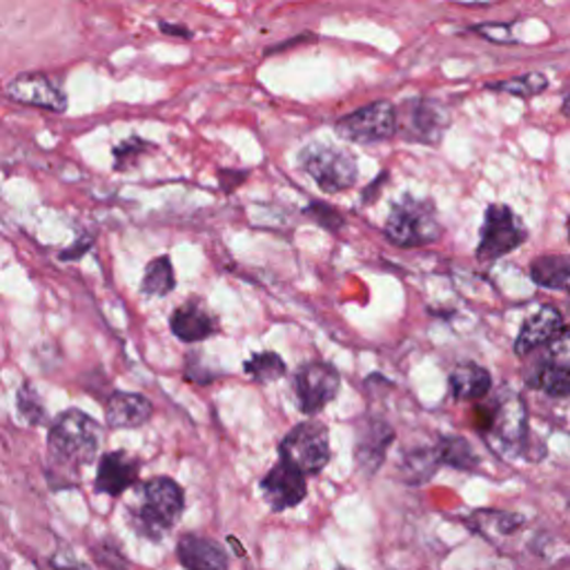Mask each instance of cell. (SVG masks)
Returning <instances> with one entry per match:
<instances>
[{
	"label": "cell",
	"instance_id": "6da1fadb",
	"mask_svg": "<svg viewBox=\"0 0 570 570\" xmlns=\"http://www.w3.org/2000/svg\"><path fill=\"white\" fill-rule=\"evenodd\" d=\"M103 442L101 425L83 410L60 412L47 435L49 459L62 468H83L94 461Z\"/></svg>",
	"mask_w": 570,
	"mask_h": 570
},
{
	"label": "cell",
	"instance_id": "7a4b0ae2",
	"mask_svg": "<svg viewBox=\"0 0 570 570\" xmlns=\"http://www.w3.org/2000/svg\"><path fill=\"white\" fill-rule=\"evenodd\" d=\"M477 431L494 444L497 451L515 453L528 435V410L515 390H502L490 403H481L472 412Z\"/></svg>",
	"mask_w": 570,
	"mask_h": 570
},
{
	"label": "cell",
	"instance_id": "3957f363",
	"mask_svg": "<svg viewBox=\"0 0 570 570\" xmlns=\"http://www.w3.org/2000/svg\"><path fill=\"white\" fill-rule=\"evenodd\" d=\"M183 488L170 477H152L136 490V502L129 511L140 535L150 539L163 537L183 513Z\"/></svg>",
	"mask_w": 570,
	"mask_h": 570
},
{
	"label": "cell",
	"instance_id": "277c9868",
	"mask_svg": "<svg viewBox=\"0 0 570 570\" xmlns=\"http://www.w3.org/2000/svg\"><path fill=\"white\" fill-rule=\"evenodd\" d=\"M384 232L386 239L399 248H423L437 243L444 228L431 198L403 194L392 203Z\"/></svg>",
	"mask_w": 570,
	"mask_h": 570
},
{
	"label": "cell",
	"instance_id": "5b68a950",
	"mask_svg": "<svg viewBox=\"0 0 570 570\" xmlns=\"http://www.w3.org/2000/svg\"><path fill=\"white\" fill-rule=\"evenodd\" d=\"M299 166L326 194L345 192L356 183V179H360L356 159L347 150L337 146L312 142V146L301 150Z\"/></svg>",
	"mask_w": 570,
	"mask_h": 570
},
{
	"label": "cell",
	"instance_id": "8992f818",
	"mask_svg": "<svg viewBox=\"0 0 570 570\" xmlns=\"http://www.w3.org/2000/svg\"><path fill=\"white\" fill-rule=\"evenodd\" d=\"M397 134L406 140L419 142V146H440L451 127V112L437 99L414 96L397 107Z\"/></svg>",
	"mask_w": 570,
	"mask_h": 570
},
{
	"label": "cell",
	"instance_id": "52a82bcc",
	"mask_svg": "<svg viewBox=\"0 0 570 570\" xmlns=\"http://www.w3.org/2000/svg\"><path fill=\"white\" fill-rule=\"evenodd\" d=\"M281 461H288L304 475L321 472L330 461V433L321 421H304L283 437Z\"/></svg>",
	"mask_w": 570,
	"mask_h": 570
},
{
	"label": "cell",
	"instance_id": "ba28073f",
	"mask_svg": "<svg viewBox=\"0 0 570 570\" xmlns=\"http://www.w3.org/2000/svg\"><path fill=\"white\" fill-rule=\"evenodd\" d=\"M528 232L522 226V221L515 217V212L504 205L494 203L488 205L483 226H481V239L477 246V259L479 261H497L511 252H515L524 241Z\"/></svg>",
	"mask_w": 570,
	"mask_h": 570
},
{
	"label": "cell",
	"instance_id": "9c48e42d",
	"mask_svg": "<svg viewBox=\"0 0 570 570\" xmlns=\"http://www.w3.org/2000/svg\"><path fill=\"white\" fill-rule=\"evenodd\" d=\"M334 129L343 140L362 142V146L388 140L399 132L397 107L390 101H375L347 116H341L334 123Z\"/></svg>",
	"mask_w": 570,
	"mask_h": 570
},
{
	"label": "cell",
	"instance_id": "30bf717a",
	"mask_svg": "<svg viewBox=\"0 0 570 570\" xmlns=\"http://www.w3.org/2000/svg\"><path fill=\"white\" fill-rule=\"evenodd\" d=\"M341 388V375L326 362H310L295 375V397L304 414L321 412Z\"/></svg>",
	"mask_w": 570,
	"mask_h": 570
},
{
	"label": "cell",
	"instance_id": "8fae6325",
	"mask_svg": "<svg viewBox=\"0 0 570 570\" xmlns=\"http://www.w3.org/2000/svg\"><path fill=\"white\" fill-rule=\"evenodd\" d=\"M8 96L21 105H32L49 112H65L67 96L60 86L43 71H25L8 83Z\"/></svg>",
	"mask_w": 570,
	"mask_h": 570
},
{
	"label": "cell",
	"instance_id": "7c38bea8",
	"mask_svg": "<svg viewBox=\"0 0 570 570\" xmlns=\"http://www.w3.org/2000/svg\"><path fill=\"white\" fill-rule=\"evenodd\" d=\"M261 490L265 502L272 511H288L299 506L306 494V475L290 466L288 461H278L261 481Z\"/></svg>",
	"mask_w": 570,
	"mask_h": 570
},
{
	"label": "cell",
	"instance_id": "4fadbf2b",
	"mask_svg": "<svg viewBox=\"0 0 570 570\" xmlns=\"http://www.w3.org/2000/svg\"><path fill=\"white\" fill-rule=\"evenodd\" d=\"M395 442L392 425L379 417H368L356 428V446H354V459L360 468L368 475H375Z\"/></svg>",
	"mask_w": 570,
	"mask_h": 570
},
{
	"label": "cell",
	"instance_id": "5bb4252c",
	"mask_svg": "<svg viewBox=\"0 0 570 570\" xmlns=\"http://www.w3.org/2000/svg\"><path fill=\"white\" fill-rule=\"evenodd\" d=\"M155 414V406L148 397L136 392H112L105 401V423L112 431H134L148 423Z\"/></svg>",
	"mask_w": 570,
	"mask_h": 570
},
{
	"label": "cell",
	"instance_id": "9a60e30c",
	"mask_svg": "<svg viewBox=\"0 0 570 570\" xmlns=\"http://www.w3.org/2000/svg\"><path fill=\"white\" fill-rule=\"evenodd\" d=\"M566 332V321L557 308H542L537 310L526 323L522 326L517 341H515V354L526 356L533 350L559 339Z\"/></svg>",
	"mask_w": 570,
	"mask_h": 570
},
{
	"label": "cell",
	"instance_id": "2e32d148",
	"mask_svg": "<svg viewBox=\"0 0 570 570\" xmlns=\"http://www.w3.org/2000/svg\"><path fill=\"white\" fill-rule=\"evenodd\" d=\"M140 461L125 451H114L101 457L96 472V490L118 497L138 479Z\"/></svg>",
	"mask_w": 570,
	"mask_h": 570
},
{
	"label": "cell",
	"instance_id": "e0dca14e",
	"mask_svg": "<svg viewBox=\"0 0 570 570\" xmlns=\"http://www.w3.org/2000/svg\"><path fill=\"white\" fill-rule=\"evenodd\" d=\"M170 330L183 343H198L209 339L219 330V326H217V317H212L201 301L190 299L187 304H183L172 312Z\"/></svg>",
	"mask_w": 570,
	"mask_h": 570
},
{
	"label": "cell",
	"instance_id": "ac0fdd59",
	"mask_svg": "<svg viewBox=\"0 0 570 570\" xmlns=\"http://www.w3.org/2000/svg\"><path fill=\"white\" fill-rule=\"evenodd\" d=\"M176 555L187 570H228V555L226 550L212 539L183 535Z\"/></svg>",
	"mask_w": 570,
	"mask_h": 570
},
{
	"label": "cell",
	"instance_id": "d6986e66",
	"mask_svg": "<svg viewBox=\"0 0 570 570\" xmlns=\"http://www.w3.org/2000/svg\"><path fill=\"white\" fill-rule=\"evenodd\" d=\"M451 395L459 401H477L483 399L492 388V377L479 364H461L448 377Z\"/></svg>",
	"mask_w": 570,
	"mask_h": 570
},
{
	"label": "cell",
	"instance_id": "ffe728a7",
	"mask_svg": "<svg viewBox=\"0 0 570 570\" xmlns=\"http://www.w3.org/2000/svg\"><path fill=\"white\" fill-rule=\"evenodd\" d=\"M526 384L555 399L570 397V366H563V364L550 362V360L539 362L535 366V371H531L526 375Z\"/></svg>",
	"mask_w": 570,
	"mask_h": 570
},
{
	"label": "cell",
	"instance_id": "44dd1931",
	"mask_svg": "<svg viewBox=\"0 0 570 570\" xmlns=\"http://www.w3.org/2000/svg\"><path fill=\"white\" fill-rule=\"evenodd\" d=\"M524 526V517L515 513H499V511H477L470 517V528L483 535L490 542H499L511 537Z\"/></svg>",
	"mask_w": 570,
	"mask_h": 570
},
{
	"label": "cell",
	"instance_id": "7402d4cb",
	"mask_svg": "<svg viewBox=\"0 0 570 570\" xmlns=\"http://www.w3.org/2000/svg\"><path fill=\"white\" fill-rule=\"evenodd\" d=\"M531 278L546 290H566L570 278V256L548 254L531 263Z\"/></svg>",
	"mask_w": 570,
	"mask_h": 570
},
{
	"label": "cell",
	"instance_id": "603a6c76",
	"mask_svg": "<svg viewBox=\"0 0 570 570\" xmlns=\"http://www.w3.org/2000/svg\"><path fill=\"white\" fill-rule=\"evenodd\" d=\"M176 288V276L170 256H157L148 263L140 281V293L146 297H168Z\"/></svg>",
	"mask_w": 570,
	"mask_h": 570
},
{
	"label": "cell",
	"instance_id": "cb8c5ba5",
	"mask_svg": "<svg viewBox=\"0 0 570 570\" xmlns=\"http://www.w3.org/2000/svg\"><path fill=\"white\" fill-rule=\"evenodd\" d=\"M243 371L250 379H254L259 384H272V381H278V379L288 375L285 362L272 350L256 352L254 356H250V360L243 364Z\"/></svg>",
	"mask_w": 570,
	"mask_h": 570
},
{
	"label": "cell",
	"instance_id": "d4e9b609",
	"mask_svg": "<svg viewBox=\"0 0 570 570\" xmlns=\"http://www.w3.org/2000/svg\"><path fill=\"white\" fill-rule=\"evenodd\" d=\"M437 453H440V461L457 468V470H472L477 468L479 459L475 455V451L470 448V444L464 437H444L437 444Z\"/></svg>",
	"mask_w": 570,
	"mask_h": 570
},
{
	"label": "cell",
	"instance_id": "484cf974",
	"mask_svg": "<svg viewBox=\"0 0 570 570\" xmlns=\"http://www.w3.org/2000/svg\"><path fill=\"white\" fill-rule=\"evenodd\" d=\"M546 88H548V79L542 75V71H528V75L486 86V90H490V92H504V94H513V96H522V99L537 96Z\"/></svg>",
	"mask_w": 570,
	"mask_h": 570
},
{
	"label": "cell",
	"instance_id": "4316f807",
	"mask_svg": "<svg viewBox=\"0 0 570 570\" xmlns=\"http://www.w3.org/2000/svg\"><path fill=\"white\" fill-rule=\"evenodd\" d=\"M440 453H437V446L433 451H417V453H410L406 459H403V468H406V477L408 481L412 483H421L423 479H431L440 466Z\"/></svg>",
	"mask_w": 570,
	"mask_h": 570
},
{
	"label": "cell",
	"instance_id": "83f0119b",
	"mask_svg": "<svg viewBox=\"0 0 570 570\" xmlns=\"http://www.w3.org/2000/svg\"><path fill=\"white\" fill-rule=\"evenodd\" d=\"M304 217L312 219L317 226H321L323 230H328L332 235H337L345 226L343 212L339 207L326 203V201H310L308 207L304 209Z\"/></svg>",
	"mask_w": 570,
	"mask_h": 570
},
{
	"label": "cell",
	"instance_id": "f1b7e54d",
	"mask_svg": "<svg viewBox=\"0 0 570 570\" xmlns=\"http://www.w3.org/2000/svg\"><path fill=\"white\" fill-rule=\"evenodd\" d=\"M148 150H152V142L142 140L138 136H129V138L121 140L114 148V168L121 172L134 168Z\"/></svg>",
	"mask_w": 570,
	"mask_h": 570
},
{
	"label": "cell",
	"instance_id": "f546056e",
	"mask_svg": "<svg viewBox=\"0 0 570 570\" xmlns=\"http://www.w3.org/2000/svg\"><path fill=\"white\" fill-rule=\"evenodd\" d=\"M16 408H19V414L25 423L30 425H38L45 421V406H43V399L38 397V390H34L30 384H23L21 390H19V397H16Z\"/></svg>",
	"mask_w": 570,
	"mask_h": 570
},
{
	"label": "cell",
	"instance_id": "4dcf8cb0",
	"mask_svg": "<svg viewBox=\"0 0 570 570\" xmlns=\"http://www.w3.org/2000/svg\"><path fill=\"white\" fill-rule=\"evenodd\" d=\"M185 377L198 386H207L209 381L217 379L219 375H214V371L203 366V354L201 352H192L187 354V362H185Z\"/></svg>",
	"mask_w": 570,
	"mask_h": 570
},
{
	"label": "cell",
	"instance_id": "1f68e13d",
	"mask_svg": "<svg viewBox=\"0 0 570 570\" xmlns=\"http://www.w3.org/2000/svg\"><path fill=\"white\" fill-rule=\"evenodd\" d=\"M472 32H477L483 38L494 41V43H515L509 25H477V27H472Z\"/></svg>",
	"mask_w": 570,
	"mask_h": 570
},
{
	"label": "cell",
	"instance_id": "d6a6232c",
	"mask_svg": "<svg viewBox=\"0 0 570 570\" xmlns=\"http://www.w3.org/2000/svg\"><path fill=\"white\" fill-rule=\"evenodd\" d=\"M248 170H219V185L226 194H232L237 187H241L248 181Z\"/></svg>",
	"mask_w": 570,
	"mask_h": 570
},
{
	"label": "cell",
	"instance_id": "836d02e7",
	"mask_svg": "<svg viewBox=\"0 0 570 570\" xmlns=\"http://www.w3.org/2000/svg\"><path fill=\"white\" fill-rule=\"evenodd\" d=\"M92 243H94V237L92 235H83L75 246H69L65 252H60V259L62 261H77V259H81V256H86L90 252Z\"/></svg>",
	"mask_w": 570,
	"mask_h": 570
},
{
	"label": "cell",
	"instance_id": "e575fe53",
	"mask_svg": "<svg viewBox=\"0 0 570 570\" xmlns=\"http://www.w3.org/2000/svg\"><path fill=\"white\" fill-rule=\"evenodd\" d=\"M386 181H388V174L384 172L375 183H371L366 190H364V194H362V201L368 205V203H373V201H377L379 198V192H381V187L386 185Z\"/></svg>",
	"mask_w": 570,
	"mask_h": 570
},
{
	"label": "cell",
	"instance_id": "d590c367",
	"mask_svg": "<svg viewBox=\"0 0 570 570\" xmlns=\"http://www.w3.org/2000/svg\"><path fill=\"white\" fill-rule=\"evenodd\" d=\"M159 30H161L163 34L179 36V38H185V41L192 38V32H190L187 27H183V25H174V23H166V21H161V23H159Z\"/></svg>",
	"mask_w": 570,
	"mask_h": 570
},
{
	"label": "cell",
	"instance_id": "8d00e7d4",
	"mask_svg": "<svg viewBox=\"0 0 570 570\" xmlns=\"http://www.w3.org/2000/svg\"><path fill=\"white\" fill-rule=\"evenodd\" d=\"M561 112L566 118H570V94L563 99V105H561Z\"/></svg>",
	"mask_w": 570,
	"mask_h": 570
},
{
	"label": "cell",
	"instance_id": "74e56055",
	"mask_svg": "<svg viewBox=\"0 0 570 570\" xmlns=\"http://www.w3.org/2000/svg\"><path fill=\"white\" fill-rule=\"evenodd\" d=\"M566 293L570 295V278H568V285H566Z\"/></svg>",
	"mask_w": 570,
	"mask_h": 570
},
{
	"label": "cell",
	"instance_id": "f35d334b",
	"mask_svg": "<svg viewBox=\"0 0 570 570\" xmlns=\"http://www.w3.org/2000/svg\"><path fill=\"white\" fill-rule=\"evenodd\" d=\"M568 241H570V219H568Z\"/></svg>",
	"mask_w": 570,
	"mask_h": 570
},
{
	"label": "cell",
	"instance_id": "ab89813d",
	"mask_svg": "<svg viewBox=\"0 0 570 570\" xmlns=\"http://www.w3.org/2000/svg\"><path fill=\"white\" fill-rule=\"evenodd\" d=\"M337 570H347V568H337Z\"/></svg>",
	"mask_w": 570,
	"mask_h": 570
}]
</instances>
